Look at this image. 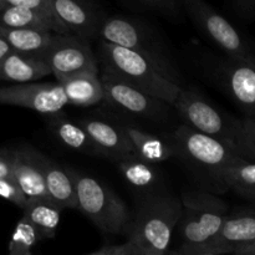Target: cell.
I'll use <instances>...</instances> for the list:
<instances>
[{
  "label": "cell",
  "mask_w": 255,
  "mask_h": 255,
  "mask_svg": "<svg viewBox=\"0 0 255 255\" xmlns=\"http://www.w3.org/2000/svg\"><path fill=\"white\" fill-rule=\"evenodd\" d=\"M99 54L102 71L154 99L176 105L182 87L166 79L138 54L105 41H100Z\"/></svg>",
  "instance_id": "1"
},
{
  "label": "cell",
  "mask_w": 255,
  "mask_h": 255,
  "mask_svg": "<svg viewBox=\"0 0 255 255\" xmlns=\"http://www.w3.org/2000/svg\"><path fill=\"white\" fill-rule=\"evenodd\" d=\"M182 201L168 196L147 198L132 221L128 242L136 255H166L172 233L181 221Z\"/></svg>",
  "instance_id": "2"
},
{
  "label": "cell",
  "mask_w": 255,
  "mask_h": 255,
  "mask_svg": "<svg viewBox=\"0 0 255 255\" xmlns=\"http://www.w3.org/2000/svg\"><path fill=\"white\" fill-rule=\"evenodd\" d=\"M101 41L136 52L158 70L166 79L181 86V75L168 49L159 39L157 30L146 22L124 16L105 19L99 32Z\"/></svg>",
  "instance_id": "3"
},
{
  "label": "cell",
  "mask_w": 255,
  "mask_h": 255,
  "mask_svg": "<svg viewBox=\"0 0 255 255\" xmlns=\"http://www.w3.org/2000/svg\"><path fill=\"white\" fill-rule=\"evenodd\" d=\"M182 243L178 255H197L214 239L228 216L223 199L207 192H186L182 197Z\"/></svg>",
  "instance_id": "4"
},
{
  "label": "cell",
  "mask_w": 255,
  "mask_h": 255,
  "mask_svg": "<svg viewBox=\"0 0 255 255\" xmlns=\"http://www.w3.org/2000/svg\"><path fill=\"white\" fill-rule=\"evenodd\" d=\"M77 192L79 209L104 233H129L132 221L124 202L94 177L67 169Z\"/></svg>",
  "instance_id": "5"
},
{
  "label": "cell",
  "mask_w": 255,
  "mask_h": 255,
  "mask_svg": "<svg viewBox=\"0 0 255 255\" xmlns=\"http://www.w3.org/2000/svg\"><path fill=\"white\" fill-rule=\"evenodd\" d=\"M174 107L186 120L187 126L219 139L241 154L237 142L239 120H228L208 100L188 89H182Z\"/></svg>",
  "instance_id": "6"
},
{
  "label": "cell",
  "mask_w": 255,
  "mask_h": 255,
  "mask_svg": "<svg viewBox=\"0 0 255 255\" xmlns=\"http://www.w3.org/2000/svg\"><path fill=\"white\" fill-rule=\"evenodd\" d=\"M184 9L229 59L255 62V50L214 7L201 0H184Z\"/></svg>",
  "instance_id": "7"
},
{
  "label": "cell",
  "mask_w": 255,
  "mask_h": 255,
  "mask_svg": "<svg viewBox=\"0 0 255 255\" xmlns=\"http://www.w3.org/2000/svg\"><path fill=\"white\" fill-rule=\"evenodd\" d=\"M172 141L177 152H181L193 163L211 169L214 174L239 159H246L228 144L201 133L187 125L179 126L174 131Z\"/></svg>",
  "instance_id": "8"
},
{
  "label": "cell",
  "mask_w": 255,
  "mask_h": 255,
  "mask_svg": "<svg viewBox=\"0 0 255 255\" xmlns=\"http://www.w3.org/2000/svg\"><path fill=\"white\" fill-rule=\"evenodd\" d=\"M57 82L85 72H99V64L89 41L74 35H56L41 55Z\"/></svg>",
  "instance_id": "9"
},
{
  "label": "cell",
  "mask_w": 255,
  "mask_h": 255,
  "mask_svg": "<svg viewBox=\"0 0 255 255\" xmlns=\"http://www.w3.org/2000/svg\"><path fill=\"white\" fill-rule=\"evenodd\" d=\"M69 104L61 84H24L0 87V105L34 110L44 115H56Z\"/></svg>",
  "instance_id": "10"
},
{
  "label": "cell",
  "mask_w": 255,
  "mask_h": 255,
  "mask_svg": "<svg viewBox=\"0 0 255 255\" xmlns=\"http://www.w3.org/2000/svg\"><path fill=\"white\" fill-rule=\"evenodd\" d=\"M105 91V101L110 102L117 109L143 117H157L166 109V102L157 100L122 80L101 71L100 76Z\"/></svg>",
  "instance_id": "11"
},
{
  "label": "cell",
  "mask_w": 255,
  "mask_h": 255,
  "mask_svg": "<svg viewBox=\"0 0 255 255\" xmlns=\"http://www.w3.org/2000/svg\"><path fill=\"white\" fill-rule=\"evenodd\" d=\"M255 242V211L239 212L227 216L221 231L214 239L197 253L199 254H233L242 247Z\"/></svg>",
  "instance_id": "12"
},
{
  "label": "cell",
  "mask_w": 255,
  "mask_h": 255,
  "mask_svg": "<svg viewBox=\"0 0 255 255\" xmlns=\"http://www.w3.org/2000/svg\"><path fill=\"white\" fill-rule=\"evenodd\" d=\"M52 7L69 35L84 40L99 37L105 19L94 4L82 0H52Z\"/></svg>",
  "instance_id": "13"
},
{
  "label": "cell",
  "mask_w": 255,
  "mask_h": 255,
  "mask_svg": "<svg viewBox=\"0 0 255 255\" xmlns=\"http://www.w3.org/2000/svg\"><path fill=\"white\" fill-rule=\"evenodd\" d=\"M45 156L30 147L15 148L14 179L29 201H50L44 173Z\"/></svg>",
  "instance_id": "14"
},
{
  "label": "cell",
  "mask_w": 255,
  "mask_h": 255,
  "mask_svg": "<svg viewBox=\"0 0 255 255\" xmlns=\"http://www.w3.org/2000/svg\"><path fill=\"white\" fill-rule=\"evenodd\" d=\"M221 79L229 96L252 119L255 114V62L229 59L222 66Z\"/></svg>",
  "instance_id": "15"
},
{
  "label": "cell",
  "mask_w": 255,
  "mask_h": 255,
  "mask_svg": "<svg viewBox=\"0 0 255 255\" xmlns=\"http://www.w3.org/2000/svg\"><path fill=\"white\" fill-rule=\"evenodd\" d=\"M77 122L89 133L102 156L111 157L119 162L136 156L133 146L121 126L99 119H84Z\"/></svg>",
  "instance_id": "16"
},
{
  "label": "cell",
  "mask_w": 255,
  "mask_h": 255,
  "mask_svg": "<svg viewBox=\"0 0 255 255\" xmlns=\"http://www.w3.org/2000/svg\"><path fill=\"white\" fill-rule=\"evenodd\" d=\"M51 74V69L42 59L15 51L10 52L0 64V81L32 84Z\"/></svg>",
  "instance_id": "17"
},
{
  "label": "cell",
  "mask_w": 255,
  "mask_h": 255,
  "mask_svg": "<svg viewBox=\"0 0 255 255\" xmlns=\"http://www.w3.org/2000/svg\"><path fill=\"white\" fill-rule=\"evenodd\" d=\"M133 146L134 153L143 161L154 164L167 161L177 152L173 141H168L157 134L142 131L138 127L125 125L121 126Z\"/></svg>",
  "instance_id": "18"
},
{
  "label": "cell",
  "mask_w": 255,
  "mask_h": 255,
  "mask_svg": "<svg viewBox=\"0 0 255 255\" xmlns=\"http://www.w3.org/2000/svg\"><path fill=\"white\" fill-rule=\"evenodd\" d=\"M0 26L9 29H35L56 35H69L66 27L57 17L45 16L34 10L9 5H6L4 11L0 14Z\"/></svg>",
  "instance_id": "19"
},
{
  "label": "cell",
  "mask_w": 255,
  "mask_h": 255,
  "mask_svg": "<svg viewBox=\"0 0 255 255\" xmlns=\"http://www.w3.org/2000/svg\"><path fill=\"white\" fill-rule=\"evenodd\" d=\"M44 173L50 201L61 209H79L76 187L67 169L64 171L55 162L45 157Z\"/></svg>",
  "instance_id": "20"
},
{
  "label": "cell",
  "mask_w": 255,
  "mask_h": 255,
  "mask_svg": "<svg viewBox=\"0 0 255 255\" xmlns=\"http://www.w3.org/2000/svg\"><path fill=\"white\" fill-rule=\"evenodd\" d=\"M64 87L69 104L92 106L105 100V91L99 72H85L59 82Z\"/></svg>",
  "instance_id": "21"
},
{
  "label": "cell",
  "mask_w": 255,
  "mask_h": 255,
  "mask_svg": "<svg viewBox=\"0 0 255 255\" xmlns=\"http://www.w3.org/2000/svg\"><path fill=\"white\" fill-rule=\"evenodd\" d=\"M0 36L12 51L41 57L55 40L56 34L35 29H9L0 26Z\"/></svg>",
  "instance_id": "22"
},
{
  "label": "cell",
  "mask_w": 255,
  "mask_h": 255,
  "mask_svg": "<svg viewBox=\"0 0 255 255\" xmlns=\"http://www.w3.org/2000/svg\"><path fill=\"white\" fill-rule=\"evenodd\" d=\"M50 128L57 139L64 144L66 148L72 151L81 152L86 154L102 156L100 149L91 139L86 131L82 128L79 122H72L64 116L54 115L50 121Z\"/></svg>",
  "instance_id": "23"
},
{
  "label": "cell",
  "mask_w": 255,
  "mask_h": 255,
  "mask_svg": "<svg viewBox=\"0 0 255 255\" xmlns=\"http://www.w3.org/2000/svg\"><path fill=\"white\" fill-rule=\"evenodd\" d=\"M61 212L62 209L51 201H29L22 217L34 227L40 241H44L55 237Z\"/></svg>",
  "instance_id": "24"
},
{
  "label": "cell",
  "mask_w": 255,
  "mask_h": 255,
  "mask_svg": "<svg viewBox=\"0 0 255 255\" xmlns=\"http://www.w3.org/2000/svg\"><path fill=\"white\" fill-rule=\"evenodd\" d=\"M236 193L255 202V162L239 159L216 174Z\"/></svg>",
  "instance_id": "25"
},
{
  "label": "cell",
  "mask_w": 255,
  "mask_h": 255,
  "mask_svg": "<svg viewBox=\"0 0 255 255\" xmlns=\"http://www.w3.org/2000/svg\"><path fill=\"white\" fill-rule=\"evenodd\" d=\"M119 168L126 181L136 188H149L158 181V172L153 164L137 156L120 161Z\"/></svg>",
  "instance_id": "26"
},
{
  "label": "cell",
  "mask_w": 255,
  "mask_h": 255,
  "mask_svg": "<svg viewBox=\"0 0 255 255\" xmlns=\"http://www.w3.org/2000/svg\"><path fill=\"white\" fill-rule=\"evenodd\" d=\"M40 241L34 227L22 217L17 222L9 243L7 255H32L35 244Z\"/></svg>",
  "instance_id": "27"
},
{
  "label": "cell",
  "mask_w": 255,
  "mask_h": 255,
  "mask_svg": "<svg viewBox=\"0 0 255 255\" xmlns=\"http://www.w3.org/2000/svg\"><path fill=\"white\" fill-rule=\"evenodd\" d=\"M126 9L138 12H156L167 17H177L181 14L183 1L178 0H122Z\"/></svg>",
  "instance_id": "28"
},
{
  "label": "cell",
  "mask_w": 255,
  "mask_h": 255,
  "mask_svg": "<svg viewBox=\"0 0 255 255\" xmlns=\"http://www.w3.org/2000/svg\"><path fill=\"white\" fill-rule=\"evenodd\" d=\"M237 142L242 156L248 161L255 162V120H239Z\"/></svg>",
  "instance_id": "29"
},
{
  "label": "cell",
  "mask_w": 255,
  "mask_h": 255,
  "mask_svg": "<svg viewBox=\"0 0 255 255\" xmlns=\"http://www.w3.org/2000/svg\"><path fill=\"white\" fill-rule=\"evenodd\" d=\"M0 197L20 207L22 211L29 203V199L22 193L15 179H0Z\"/></svg>",
  "instance_id": "30"
},
{
  "label": "cell",
  "mask_w": 255,
  "mask_h": 255,
  "mask_svg": "<svg viewBox=\"0 0 255 255\" xmlns=\"http://www.w3.org/2000/svg\"><path fill=\"white\" fill-rule=\"evenodd\" d=\"M9 6H19L34 10L49 17H56L52 7V0H5Z\"/></svg>",
  "instance_id": "31"
},
{
  "label": "cell",
  "mask_w": 255,
  "mask_h": 255,
  "mask_svg": "<svg viewBox=\"0 0 255 255\" xmlns=\"http://www.w3.org/2000/svg\"><path fill=\"white\" fill-rule=\"evenodd\" d=\"M14 149H0V179H14Z\"/></svg>",
  "instance_id": "32"
},
{
  "label": "cell",
  "mask_w": 255,
  "mask_h": 255,
  "mask_svg": "<svg viewBox=\"0 0 255 255\" xmlns=\"http://www.w3.org/2000/svg\"><path fill=\"white\" fill-rule=\"evenodd\" d=\"M237 14L244 19H255V0H237L233 2Z\"/></svg>",
  "instance_id": "33"
},
{
  "label": "cell",
  "mask_w": 255,
  "mask_h": 255,
  "mask_svg": "<svg viewBox=\"0 0 255 255\" xmlns=\"http://www.w3.org/2000/svg\"><path fill=\"white\" fill-rule=\"evenodd\" d=\"M121 246H106V247H102L101 249L99 251L94 252L91 254H87V255H116L121 249Z\"/></svg>",
  "instance_id": "34"
},
{
  "label": "cell",
  "mask_w": 255,
  "mask_h": 255,
  "mask_svg": "<svg viewBox=\"0 0 255 255\" xmlns=\"http://www.w3.org/2000/svg\"><path fill=\"white\" fill-rule=\"evenodd\" d=\"M11 51L12 50H11V47L9 46V44H7V42L5 41L1 36H0V64L4 61L5 57H6Z\"/></svg>",
  "instance_id": "35"
},
{
  "label": "cell",
  "mask_w": 255,
  "mask_h": 255,
  "mask_svg": "<svg viewBox=\"0 0 255 255\" xmlns=\"http://www.w3.org/2000/svg\"><path fill=\"white\" fill-rule=\"evenodd\" d=\"M233 255H255V242L249 246L242 247L238 251L234 252Z\"/></svg>",
  "instance_id": "36"
},
{
  "label": "cell",
  "mask_w": 255,
  "mask_h": 255,
  "mask_svg": "<svg viewBox=\"0 0 255 255\" xmlns=\"http://www.w3.org/2000/svg\"><path fill=\"white\" fill-rule=\"evenodd\" d=\"M116 255H136V252H134L133 246L129 242H126L125 244H122L121 249Z\"/></svg>",
  "instance_id": "37"
},
{
  "label": "cell",
  "mask_w": 255,
  "mask_h": 255,
  "mask_svg": "<svg viewBox=\"0 0 255 255\" xmlns=\"http://www.w3.org/2000/svg\"><path fill=\"white\" fill-rule=\"evenodd\" d=\"M6 7V4H5V0H0V14L4 11V9Z\"/></svg>",
  "instance_id": "38"
},
{
  "label": "cell",
  "mask_w": 255,
  "mask_h": 255,
  "mask_svg": "<svg viewBox=\"0 0 255 255\" xmlns=\"http://www.w3.org/2000/svg\"><path fill=\"white\" fill-rule=\"evenodd\" d=\"M166 255H178V254H177V252H168Z\"/></svg>",
  "instance_id": "39"
},
{
  "label": "cell",
  "mask_w": 255,
  "mask_h": 255,
  "mask_svg": "<svg viewBox=\"0 0 255 255\" xmlns=\"http://www.w3.org/2000/svg\"><path fill=\"white\" fill-rule=\"evenodd\" d=\"M249 119H251V117H249ZM252 119H253V120H255V114L253 115V117H252Z\"/></svg>",
  "instance_id": "40"
},
{
  "label": "cell",
  "mask_w": 255,
  "mask_h": 255,
  "mask_svg": "<svg viewBox=\"0 0 255 255\" xmlns=\"http://www.w3.org/2000/svg\"><path fill=\"white\" fill-rule=\"evenodd\" d=\"M199 255H212V254H199Z\"/></svg>",
  "instance_id": "41"
}]
</instances>
